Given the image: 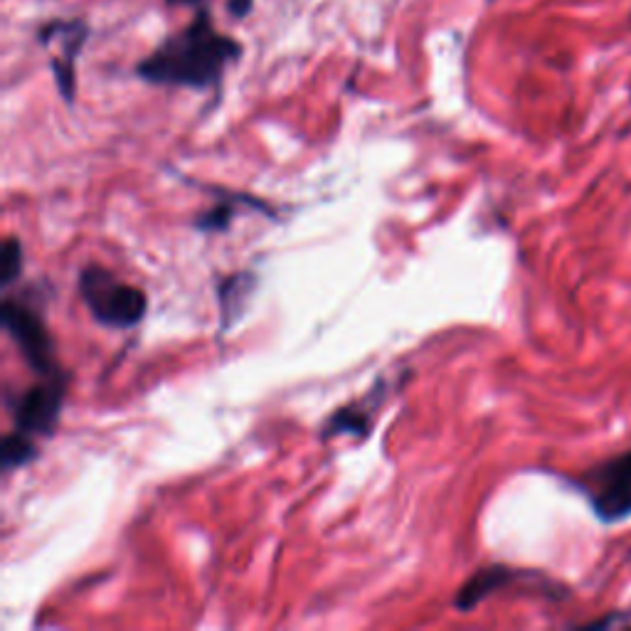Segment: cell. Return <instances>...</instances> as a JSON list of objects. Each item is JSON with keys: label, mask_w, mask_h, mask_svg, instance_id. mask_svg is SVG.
Instances as JSON below:
<instances>
[{"label": "cell", "mask_w": 631, "mask_h": 631, "mask_svg": "<svg viewBox=\"0 0 631 631\" xmlns=\"http://www.w3.org/2000/svg\"><path fill=\"white\" fill-rule=\"evenodd\" d=\"M235 217V205L225 200V203H217L215 207H210L207 213H203L198 217V229H203V233H225L233 223Z\"/></svg>", "instance_id": "obj_12"}, {"label": "cell", "mask_w": 631, "mask_h": 631, "mask_svg": "<svg viewBox=\"0 0 631 631\" xmlns=\"http://www.w3.org/2000/svg\"><path fill=\"white\" fill-rule=\"evenodd\" d=\"M23 243L18 237H8L0 249V284H3V292H8L13 286L20 274H23Z\"/></svg>", "instance_id": "obj_11"}, {"label": "cell", "mask_w": 631, "mask_h": 631, "mask_svg": "<svg viewBox=\"0 0 631 631\" xmlns=\"http://www.w3.org/2000/svg\"><path fill=\"white\" fill-rule=\"evenodd\" d=\"M239 57L233 37L217 35L210 18L200 13L183 33L173 35L138 65V77L148 84L210 89L217 87L225 67Z\"/></svg>", "instance_id": "obj_1"}, {"label": "cell", "mask_w": 631, "mask_h": 631, "mask_svg": "<svg viewBox=\"0 0 631 631\" xmlns=\"http://www.w3.org/2000/svg\"><path fill=\"white\" fill-rule=\"evenodd\" d=\"M575 484L583 488L602 523H619L631 518V449L587 469Z\"/></svg>", "instance_id": "obj_4"}, {"label": "cell", "mask_w": 631, "mask_h": 631, "mask_svg": "<svg viewBox=\"0 0 631 631\" xmlns=\"http://www.w3.org/2000/svg\"><path fill=\"white\" fill-rule=\"evenodd\" d=\"M255 289V279L249 274H233L219 282V314H223V328H229L235 318L245 312L249 294Z\"/></svg>", "instance_id": "obj_9"}, {"label": "cell", "mask_w": 631, "mask_h": 631, "mask_svg": "<svg viewBox=\"0 0 631 631\" xmlns=\"http://www.w3.org/2000/svg\"><path fill=\"white\" fill-rule=\"evenodd\" d=\"M520 577H523V573L508 565L481 567L462 587H459L454 607L459 612H472V609H476L484 599H488L494 593H500V589H506L508 585H514Z\"/></svg>", "instance_id": "obj_8"}, {"label": "cell", "mask_w": 631, "mask_h": 631, "mask_svg": "<svg viewBox=\"0 0 631 631\" xmlns=\"http://www.w3.org/2000/svg\"><path fill=\"white\" fill-rule=\"evenodd\" d=\"M67 397V375L37 378L35 385L25 387L15 397H8L13 413V429L30 437H53Z\"/></svg>", "instance_id": "obj_5"}, {"label": "cell", "mask_w": 631, "mask_h": 631, "mask_svg": "<svg viewBox=\"0 0 631 631\" xmlns=\"http://www.w3.org/2000/svg\"><path fill=\"white\" fill-rule=\"evenodd\" d=\"M77 289L89 314L104 328H136L148 312V296L144 289L126 284L124 279H119L102 264H87L79 272Z\"/></svg>", "instance_id": "obj_3"}, {"label": "cell", "mask_w": 631, "mask_h": 631, "mask_svg": "<svg viewBox=\"0 0 631 631\" xmlns=\"http://www.w3.org/2000/svg\"><path fill=\"white\" fill-rule=\"evenodd\" d=\"M84 37L87 27L82 23H53L43 27V33H40L43 43H47V40H57L59 43V55L53 57V72L65 102H72L75 99V59L82 53Z\"/></svg>", "instance_id": "obj_7"}, {"label": "cell", "mask_w": 631, "mask_h": 631, "mask_svg": "<svg viewBox=\"0 0 631 631\" xmlns=\"http://www.w3.org/2000/svg\"><path fill=\"white\" fill-rule=\"evenodd\" d=\"M0 320L37 378L65 373L57 363V348L45 320V296L37 292V286H27L23 292L8 289L0 306Z\"/></svg>", "instance_id": "obj_2"}, {"label": "cell", "mask_w": 631, "mask_h": 631, "mask_svg": "<svg viewBox=\"0 0 631 631\" xmlns=\"http://www.w3.org/2000/svg\"><path fill=\"white\" fill-rule=\"evenodd\" d=\"M407 373L403 378H380L378 383L368 390V393L353 399V403H348L343 407H338L334 415H330L324 427H320V439H334L340 435H358L360 439H365L370 435V429H373L375 417L380 413V407L385 405V399L393 395V390H397L399 380H405Z\"/></svg>", "instance_id": "obj_6"}, {"label": "cell", "mask_w": 631, "mask_h": 631, "mask_svg": "<svg viewBox=\"0 0 631 631\" xmlns=\"http://www.w3.org/2000/svg\"><path fill=\"white\" fill-rule=\"evenodd\" d=\"M40 457V447L35 442V437L18 432H8L3 439V447H0V462H3V474H10L13 469H23L27 464H33Z\"/></svg>", "instance_id": "obj_10"}, {"label": "cell", "mask_w": 631, "mask_h": 631, "mask_svg": "<svg viewBox=\"0 0 631 631\" xmlns=\"http://www.w3.org/2000/svg\"><path fill=\"white\" fill-rule=\"evenodd\" d=\"M168 3H180V5H183V3H195V0H168Z\"/></svg>", "instance_id": "obj_14"}, {"label": "cell", "mask_w": 631, "mask_h": 631, "mask_svg": "<svg viewBox=\"0 0 631 631\" xmlns=\"http://www.w3.org/2000/svg\"><path fill=\"white\" fill-rule=\"evenodd\" d=\"M252 3L255 0H227V8L235 18H245L252 10Z\"/></svg>", "instance_id": "obj_13"}]
</instances>
